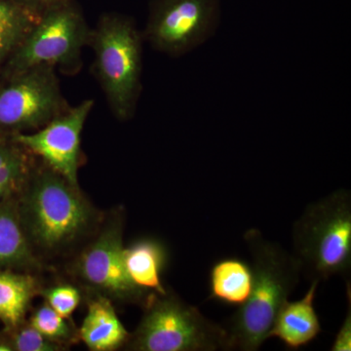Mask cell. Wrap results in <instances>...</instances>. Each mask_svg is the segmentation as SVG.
Returning a JSON list of instances; mask_svg holds the SVG:
<instances>
[{
	"label": "cell",
	"instance_id": "12",
	"mask_svg": "<svg viewBox=\"0 0 351 351\" xmlns=\"http://www.w3.org/2000/svg\"><path fill=\"white\" fill-rule=\"evenodd\" d=\"M89 294L86 316L78 331L80 339L91 351H114L124 348L131 334L120 321L112 302L104 295Z\"/></svg>",
	"mask_w": 351,
	"mask_h": 351
},
{
	"label": "cell",
	"instance_id": "18",
	"mask_svg": "<svg viewBox=\"0 0 351 351\" xmlns=\"http://www.w3.org/2000/svg\"><path fill=\"white\" fill-rule=\"evenodd\" d=\"M40 16L15 0H0V73Z\"/></svg>",
	"mask_w": 351,
	"mask_h": 351
},
{
	"label": "cell",
	"instance_id": "21",
	"mask_svg": "<svg viewBox=\"0 0 351 351\" xmlns=\"http://www.w3.org/2000/svg\"><path fill=\"white\" fill-rule=\"evenodd\" d=\"M40 295H43L48 306L66 319L71 318L82 300L80 289L68 283L56 284L43 289Z\"/></svg>",
	"mask_w": 351,
	"mask_h": 351
},
{
	"label": "cell",
	"instance_id": "6",
	"mask_svg": "<svg viewBox=\"0 0 351 351\" xmlns=\"http://www.w3.org/2000/svg\"><path fill=\"white\" fill-rule=\"evenodd\" d=\"M90 34L82 9L73 0L44 11L4 64L2 80L43 64L59 68L66 75L77 73Z\"/></svg>",
	"mask_w": 351,
	"mask_h": 351
},
{
	"label": "cell",
	"instance_id": "5",
	"mask_svg": "<svg viewBox=\"0 0 351 351\" xmlns=\"http://www.w3.org/2000/svg\"><path fill=\"white\" fill-rule=\"evenodd\" d=\"M142 320L125 346L135 351L230 350L226 328L182 301L175 293H152Z\"/></svg>",
	"mask_w": 351,
	"mask_h": 351
},
{
	"label": "cell",
	"instance_id": "22",
	"mask_svg": "<svg viewBox=\"0 0 351 351\" xmlns=\"http://www.w3.org/2000/svg\"><path fill=\"white\" fill-rule=\"evenodd\" d=\"M346 295L348 299V309L343 325L331 346L332 351L351 350V287L350 281H346Z\"/></svg>",
	"mask_w": 351,
	"mask_h": 351
},
{
	"label": "cell",
	"instance_id": "10",
	"mask_svg": "<svg viewBox=\"0 0 351 351\" xmlns=\"http://www.w3.org/2000/svg\"><path fill=\"white\" fill-rule=\"evenodd\" d=\"M94 105V100L87 99L75 107H69L43 128L31 133H16L15 137L51 169L71 184H80L82 131Z\"/></svg>",
	"mask_w": 351,
	"mask_h": 351
},
{
	"label": "cell",
	"instance_id": "14",
	"mask_svg": "<svg viewBox=\"0 0 351 351\" xmlns=\"http://www.w3.org/2000/svg\"><path fill=\"white\" fill-rule=\"evenodd\" d=\"M167 248L154 239H142L124 247L123 257L131 280L149 293L163 295L167 292L162 274L168 263Z\"/></svg>",
	"mask_w": 351,
	"mask_h": 351
},
{
	"label": "cell",
	"instance_id": "17",
	"mask_svg": "<svg viewBox=\"0 0 351 351\" xmlns=\"http://www.w3.org/2000/svg\"><path fill=\"white\" fill-rule=\"evenodd\" d=\"M253 287L251 265L237 258H221L210 271V299L241 306Z\"/></svg>",
	"mask_w": 351,
	"mask_h": 351
},
{
	"label": "cell",
	"instance_id": "1",
	"mask_svg": "<svg viewBox=\"0 0 351 351\" xmlns=\"http://www.w3.org/2000/svg\"><path fill=\"white\" fill-rule=\"evenodd\" d=\"M17 208L29 247L44 269L73 260L105 218L80 184H71L39 159Z\"/></svg>",
	"mask_w": 351,
	"mask_h": 351
},
{
	"label": "cell",
	"instance_id": "8",
	"mask_svg": "<svg viewBox=\"0 0 351 351\" xmlns=\"http://www.w3.org/2000/svg\"><path fill=\"white\" fill-rule=\"evenodd\" d=\"M221 20V0H152L143 38L152 49L180 58L213 38Z\"/></svg>",
	"mask_w": 351,
	"mask_h": 351
},
{
	"label": "cell",
	"instance_id": "24",
	"mask_svg": "<svg viewBox=\"0 0 351 351\" xmlns=\"http://www.w3.org/2000/svg\"><path fill=\"white\" fill-rule=\"evenodd\" d=\"M0 351H13L8 341H0Z\"/></svg>",
	"mask_w": 351,
	"mask_h": 351
},
{
	"label": "cell",
	"instance_id": "13",
	"mask_svg": "<svg viewBox=\"0 0 351 351\" xmlns=\"http://www.w3.org/2000/svg\"><path fill=\"white\" fill-rule=\"evenodd\" d=\"M43 269L25 237L17 200L0 204V270L36 274Z\"/></svg>",
	"mask_w": 351,
	"mask_h": 351
},
{
	"label": "cell",
	"instance_id": "2",
	"mask_svg": "<svg viewBox=\"0 0 351 351\" xmlns=\"http://www.w3.org/2000/svg\"><path fill=\"white\" fill-rule=\"evenodd\" d=\"M250 253L253 287L248 301L228 323L230 350L256 351L269 337L277 313L301 280V265L280 244L257 228L244 233Z\"/></svg>",
	"mask_w": 351,
	"mask_h": 351
},
{
	"label": "cell",
	"instance_id": "16",
	"mask_svg": "<svg viewBox=\"0 0 351 351\" xmlns=\"http://www.w3.org/2000/svg\"><path fill=\"white\" fill-rule=\"evenodd\" d=\"M41 290L36 274L0 270V321L8 331L25 321L32 301Z\"/></svg>",
	"mask_w": 351,
	"mask_h": 351
},
{
	"label": "cell",
	"instance_id": "7",
	"mask_svg": "<svg viewBox=\"0 0 351 351\" xmlns=\"http://www.w3.org/2000/svg\"><path fill=\"white\" fill-rule=\"evenodd\" d=\"M124 223L125 211L122 207L105 214L98 232L69 261L66 269L87 293L143 307L152 293L135 285L127 272L123 257Z\"/></svg>",
	"mask_w": 351,
	"mask_h": 351
},
{
	"label": "cell",
	"instance_id": "4",
	"mask_svg": "<svg viewBox=\"0 0 351 351\" xmlns=\"http://www.w3.org/2000/svg\"><path fill=\"white\" fill-rule=\"evenodd\" d=\"M143 38L135 21L119 13L104 14L91 29L93 71L115 119H133L142 93Z\"/></svg>",
	"mask_w": 351,
	"mask_h": 351
},
{
	"label": "cell",
	"instance_id": "19",
	"mask_svg": "<svg viewBox=\"0 0 351 351\" xmlns=\"http://www.w3.org/2000/svg\"><path fill=\"white\" fill-rule=\"evenodd\" d=\"M68 320L44 302L34 311L29 322L45 338L68 348L80 339V332L69 324Z\"/></svg>",
	"mask_w": 351,
	"mask_h": 351
},
{
	"label": "cell",
	"instance_id": "20",
	"mask_svg": "<svg viewBox=\"0 0 351 351\" xmlns=\"http://www.w3.org/2000/svg\"><path fill=\"white\" fill-rule=\"evenodd\" d=\"M12 332L9 345L13 351H61L66 350L64 346L54 343L39 332L29 321H24Z\"/></svg>",
	"mask_w": 351,
	"mask_h": 351
},
{
	"label": "cell",
	"instance_id": "3",
	"mask_svg": "<svg viewBox=\"0 0 351 351\" xmlns=\"http://www.w3.org/2000/svg\"><path fill=\"white\" fill-rule=\"evenodd\" d=\"M293 256L313 280L346 277L351 269V193L332 191L311 203L295 221Z\"/></svg>",
	"mask_w": 351,
	"mask_h": 351
},
{
	"label": "cell",
	"instance_id": "15",
	"mask_svg": "<svg viewBox=\"0 0 351 351\" xmlns=\"http://www.w3.org/2000/svg\"><path fill=\"white\" fill-rule=\"evenodd\" d=\"M38 162L15 133L0 129V204L19 198Z\"/></svg>",
	"mask_w": 351,
	"mask_h": 351
},
{
	"label": "cell",
	"instance_id": "9",
	"mask_svg": "<svg viewBox=\"0 0 351 351\" xmlns=\"http://www.w3.org/2000/svg\"><path fill=\"white\" fill-rule=\"evenodd\" d=\"M3 80L0 85L2 130L31 133L69 108L54 66H34Z\"/></svg>",
	"mask_w": 351,
	"mask_h": 351
},
{
	"label": "cell",
	"instance_id": "11",
	"mask_svg": "<svg viewBox=\"0 0 351 351\" xmlns=\"http://www.w3.org/2000/svg\"><path fill=\"white\" fill-rule=\"evenodd\" d=\"M319 281H311V287L302 299L284 302L277 313L269 332V338H277L292 350L308 345L322 332L319 318L314 308L316 291Z\"/></svg>",
	"mask_w": 351,
	"mask_h": 351
},
{
	"label": "cell",
	"instance_id": "23",
	"mask_svg": "<svg viewBox=\"0 0 351 351\" xmlns=\"http://www.w3.org/2000/svg\"><path fill=\"white\" fill-rule=\"evenodd\" d=\"M15 1L41 14L52 7L61 5L73 0H15Z\"/></svg>",
	"mask_w": 351,
	"mask_h": 351
}]
</instances>
